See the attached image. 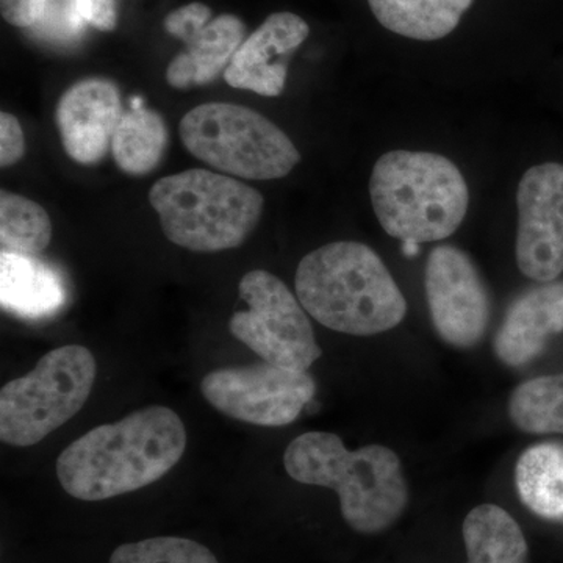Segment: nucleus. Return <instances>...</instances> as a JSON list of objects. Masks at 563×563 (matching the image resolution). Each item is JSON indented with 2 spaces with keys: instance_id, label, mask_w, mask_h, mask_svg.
I'll list each match as a JSON object with an SVG mask.
<instances>
[{
  "instance_id": "nucleus-1",
  "label": "nucleus",
  "mask_w": 563,
  "mask_h": 563,
  "mask_svg": "<svg viewBox=\"0 0 563 563\" xmlns=\"http://www.w3.org/2000/svg\"><path fill=\"white\" fill-rule=\"evenodd\" d=\"M187 431L168 407L150 406L98 426L57 459L62 487L80 501H103L157 483L179 463Z\"/></svg>"
},
{
  "instance_id": "nucleus-2",
  "label": "nucleus",
  "mask_w": 563,
  "mask_h": 563,
  "mask_svg": "<svg viewBox=\"0 0 563 563\" xmlns=\"http://www.w3.org/2000/svg\"><path fill=\"white\" fill-rule=\"evenodd\" d=\"M295 287L313 320L347 335L390 331L407 313L383 258L363 243L335 242L310 252L299 263Z\"/></svg>"
},
{
  "instance_id": "nucleus-3",
  "label": "nucleus",
  "mask_w": 563,
  "mask_h": 563,
  "mask_svg": "<svg viewBox=\"0 0 563 563\" xmlns=\"http://www.w3.org/2000/svg\"><path fill=\"white\" fill-rule=\"evenodd\" d=\"M284 466L296 483L339 493L344 521L361 533L390 528L409 501L401 462L380 444L350 451L335 433L307 432L288 444Z\"/></svg>"
},
{
  "instance_id": "nucleus-4",
  "label": "nucleus",
  "mask_w": 563,
  "mask_h": 563,
  "mask_svg": "<svg viewBox=\"0 0 563 563\" xmlns=\"http://www.w3.org/2000/svg\"><path fill=\"white\" fill-rule=\"evenodd\" d=\"M374 213L388 235L401 242H439L453 235L468 211L461 169L433 152L391 151L369 179Z\"/></svg>"
},
{
  "instance_id": "nucleus-5",
  "label": "nucleus",
  "mask_w": 563,
  "mask_h": 563,
  "mask_svg": "<svg viewBox=\"0 0 563 563\" xmlns=\"http://www.w3.org/2000/svg\"><path fill=\"white\" fill-rule=\"evenodd\" d=\"M150 202L169 242L203 254L242 246L265 206L261 191L209 169L163 177L151 188Z\"/></svg>"
},
{
  "instance_id": "nucleus-6",
  "label": "nucleus",
  "mask_w": 563,
  "mask_h": 563,
  "mask_svg": "<svg viewBox=\"0 0 563 563\" xmlns=\"http://www.w3.org/2000/svg\"><path fill=\"white\" fill-rule=\"evenodd\" d=\"M184 146L199 161L231 177L274 180L301 161L287 133L258 111L229 102H207L180 122Z\"/></svg>"
},
{
  "instance_id": "nucleus-7",
  "label": "nucleus",
  "mask_w": 563,
  "mask_h": 563,
  "mask_svg": "<svg viewBox=\"0 0 563 563\" xmlns=\"http://www.w3.org/2000/svg\"><path fill=\"white\" fill-rule=\"evenodd\" d=\"M95 355L79 344L47 352L25 376L0 391V440L10 446L40 443L80 412L96 383Z\"/></svg>"
},
{
  "instance_id": "nucleus-8",
  "label": "nucleus",
  "mask_w": 563,
  "mask_h": 563,
  "mask_svg": "<svg viewBox=\"0 0 563 563\" xmlns=\"http://www.w3.org/2000/svg\"><path fill=\"white\" fill-rule=\"evenodd\" d=\"M239 290L247 309L231 318L232 335L263 362L309 372L322 351L306 309L290 288L274 274L254 269L244 274Z\"/></svg>"
},
{
  "instance_id": "nucleus-9",
  "label": "nucleus",
  "mask_w": 563,
  "mask_h": 563,
  "mask_svg": "<svg viewBox=\"0 0 563 563\" xmlns=\"http://www.w3.org/2000/svg\"><path fill=\"white\" fill-rule=\"evenodd\" d=\"M201 391L206 401L225 417L279 428L295 421L312 402L317 384L309 372L262 362L207 373Z\"/></svg>"
},
{
  "instance_id": "nucleus-10",
  "label": "nucleus",
  "mask_w": 563,
  "mask_h": 563,
  "mask_svg": "<svg viewBox=\"0 0 563 563\" xmlns=\"http://www.w3.org/2000/svg\"><path fill=\"white\" fill-rule=\"evenodd\" d=\"M424 287L433 328L444 342L476 346L490 321V298L472 258L457 247H435L426 263Z\"/></svg>"
},
{
  "instance_id": "nucleus-11",
  "label": "nucleus",
  "mask_w": 563,
  "mask_h": 563,
  "mask_svg": "<svg viewBox=\"0 0 563 563\" xmlns=\"http://www.w3.org/2000/svg\"><path fill=\"white\" fill-rule=\"evenodd\" d=\"M517 263L529 279L547 284L563 273V165L542 163L521 177L517 191Z\"/></svg>"
},
{
  "instance_id": "nucleus-12",
  "label": "nucleus",
  "mask_w": 563,
  "mask_h": 563,
  "mask_svg": "<svg viewBox=\"0 0 563 563\" xmlns=\"http://www.w3.org/2000/svg\"><path fill=\"white\" fill-rule=\"evenodd\" d=\"M165 29L185 44L166 69V81L176 90L203 87L224 76L233 55L246 40V25L235 14L211 20L210 7L191 2L165 18Z\"/></svg>"
},
{
  "instance_id": "nucleus-13",
  "label": "nucleus",
  "mask_w": 563,
  "mask_h": 563,
  "mask_svg": "<svg viewBox=\"0 0 563 563\" xmlns=\"http://www.w3.org/2000/svg\"><path fill=\"white\" fill-rule=\"evenodd\" d=\"M122 114L120 90L111 80L90 77L70 85L55 111L66 154L79 165H98L111 151Z\"/></svg>"
},
{
  "instance_id": "nucleus-14",
  "label": "nucleus",
  "mask_w": 563,
  "mask_h": 563,
  "mask_svg": "<svg viewBox=\"0 0 563 563\" xmlns=\"http://www.w3.org/2000/svg\"><path fill=\"white\" fill-rule=\"evenodd\" d=\"M309 24L298 14L290 11L269 14L235 52L224 80L236 90L265 98L280 96L291 54L309 38Z\"/></svg>"
},
{
  "instance_id": "nucleus-15",
  "label": "nucleus",
  "mask_w": 563,
  "mask_h": 563,
  "mask_svg": "<svg viewBox=\"0 0 563 563\" xmlns=\"http://www.w3.org/2000/svg\"><path fill=\"white\" fill-rule=\"evenodd\" d=\"M563 332V282H547L518 296L495 339V354L520 368L542 354L548 340Z\"/></svg>"
},
{
  "instance_id": "nucleus-16",
  "label": "nucleus",
  "mask_w": 563,
  "mask_h": 563,
  "mask_svg": "<svg viewBox=\"0 0 563 563\" xmlns=\"http://www.w3.org/2000/svg\"><path fill=\"white\" fill-rule=\"evenodd\" d=\"M66 301L60 276L33 255L0 254V302L7 312L44 318Z\"/></svg>"
},
{
  "instance_id": "nucleus-17",
  "label": "nucleus",
  "mask_w": 563,
  "mask_h": 563,
  "mask_svg": "<svg viewBox=\"0 0 563 563\" xmlns=\"http://www.w3.org/2000/svg\"><path fill=\"white\" fill-rule=\"evenodd\" d=\"M474 0H368L387 31L418 41L442 40L455 31Z\"/></svg>"
},
{
  "instance_id": "nucleus-18",
  "label": "nucleus",
  "mask_w": 563,
  "mask_h": 563,
  "mask_svg": "<svg viewBox=\"0 0 563 563\" xmlns=\"http://www.w3.org/2000/svg\"><path fill=\"white\" fill-rule=\"evenodd\" d=\"M468 563H528V543L520 526L503 507L483 504L463 521Z\"/></svg>"
},
{
  "instance_id": "nucleus-19",
  "label": "nucleus",
  "mask_w": 563,
  "mask_h": 563,
  "mask_svg": "<svg viewBox=\"0 0 563 563\" xmlns=\"http://www.w3.org/2000/svg\"><path fill=\"white\" fill-rule=\"evenodd\" d=\"M168 141V128L162 114L140 107L122 114L111 140V154L122 173L147 176L161 165Z\"/></svg>"
},
{
  "instance_id": "nucleus-20",
  "label": "nucleus",
  "mask_w": 563,
  "mask_h": 563,
  "mask_svg": "<svg viewBox=\"0 0 563 563\" xmlns=\"http://www.w3.org/2000/svg\"><path fill=\"white\" fill-rule=\"evenodd\" d=\"M518 495L528 509L548 520H563V448H529L515 470Z\"/></svg>"
},
{
  "instance_id": "nucleus-21",
  "label": "nucleus",
  "mask_w": 563,
  "mask_h": 563,
  "mask_svg": "<svg viewBox=\"0 0 563 563\" xmlns=\"http://www.w3.org/2000/svg\"><path fill=\"white\" fill-rule=\"evenodd\" d=\"M51 240V218L40 203L11 191L0 192L2 251L35 257L47 250Z\"/></svg>"
},
{
  "instance_id": "nucleus-22",
  "label": "nucleus",
  "mask_w": 563,
  "mask_h": 563,
  "mask_svg": "<svg viewBox=\"0 0 563 563\" xmlns=\"http://www.w3.org/2000/svg\"><path fill=\"white\" fill-rule=\"evenodd\" d=\"M510 420L528 433H563V374L537 377L510 396Z\"/></svg>"
},
{
  "instance_id": "nucleus-23",
  "label": "nucleus",
  "mask_w": 563,
  "mask_h": 563,
  "mask_svg": "<svg viewBox=\"0 0 563 563\" xmlns=\"http://www.w3.org/2000/svg\"><path fill=\"white\" fill-rule=\"evenodd\" d=\"M109 563H220L209 548L184 537H154L124 543Z\"/></svg>"
},
{
  "instance_id": "nucleus-24",
  "label": "nucleus",
  "mask_w": 563,
  "mask_h": 563,
  "mask_svg": "<svg viewBox=\"0 0 563 563\" xmlns=\"http://www.w3.org/2000/svg\"><path fill=\"white\" fill-rule=\"evenodd\" d=\"M85 24L76 0H47L43 16L27 31L41 43L66 47L80 40Z\"/></svg>"
},
{
  "instance_id": "nucleus-25",
  "label": "nucleus",
  "mask_w": 563,
  "mask_h": 563,
  "mask_svg": "<svg viewBox=\"0 0 563 563\" xmlns=\"http://www.w3.org/2000/svg\"><path fill=\"white\" fill-rule=\"evenodd\" d=\"M25 140L20 121L7 111L0 113V165L2 168L16 165L24 157Z\"/></svg>"
},
{
  "instance_id": "nucleus-26",
  "label": "nucleus",
  "mask_w": 563,
  "mask_h": 563,
  "mask_svg": "<svg viewBox=\"0 0 563 563\" xmlns=\"http://www.w3.org/2000/svg\"><path fill=\"white\" fill-rule=\"evenodd\" d=\"M47 0H0L2 18L13 27H33L46 10Z\"/></svg>"
},
{
  "instance_id": "nucleus-27",
  "label": "nucleus",
  "mask_w": 563,
  "mask_h": 563,
  "mask_svg": "<svg viewBox=\"0 0 563 563\" xmlns=\"http://www.w3.org/2000/svg\"><path fill=\"white\" fill-rule=\"evenodd\" d=\"M77 10L87 24L101 32H111L118 24L117 0H76Z\"/></svg>"
},
{
  "instance_id": "nucleus-28",
  "label": "nucleus",
  "mask_w": 563,
  "mask_h": 563,
  "mask_svg": "<svg viewBox=\"0 0 563 563\" xmlns=\"http://www.w3.org/2000/svg\"><path fill=\"white\" fill-rule=\"evenodd\" d=\"M418 246H420V244H418V243L404 242V254H406V255L417 254Z\"/></svg>"
}]
</instances>
